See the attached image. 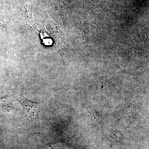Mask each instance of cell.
<instances>
[{"instance_id":"obj_1","label":"cell","mask_w":149,"mask_h":149,"mask_svg":"<svg viewBox=\"0 0 149 149\" xmlns=\"http://www.w3.org/2000/svg\"><path fill=\"white\" fill-rule=\"evenodd\" d=\"M18 101L22 106L28 118L32 120L37 119L40 113V107L38 103L29 100L22 95L19 96Z\"/></svg>"},{"instance_id":"obj_2","label":"cell","mask_w":149,"mask_h":149,"mask_svg":"<svg viewBox=\"0 0 149 149\" xmlns=\"http://www.w3.org/2000/svg\"><path fill=\"white\" fill-rule=\"evenodd\" d=\"M0 27H2L3 28H5L6 30H7L5 22L1 19H0Z\"/></svg>"}]
</instances>
